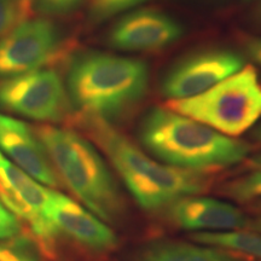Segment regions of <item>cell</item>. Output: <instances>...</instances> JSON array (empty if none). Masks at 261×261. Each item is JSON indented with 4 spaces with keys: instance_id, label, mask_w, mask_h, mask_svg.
Listing matches in <instances>:
<instances>
[{
    "instance_id": "7402d4cb",
    "label": "cell",
    "mask_w": 261,
    "mask_h": 261,
    "mask_svg": "<svg viewBox=\"0 0 261 261\" xmlns=\"http://www.w3.org/2000/svg\"><path fill=\"white\" fill-rule=\"evenodd\" d=\"M246 51L248 56L261 67V38L249 39L246 44Z\"/></svg>"
},
{
    "instance_id": "484cf974",
    "label": "cell",
    "mask_w": 261,
    "mask_h": 261,
    "mask_svg": "<svg viewBox=\"0 0 261 261\" xmlns=\"http://www.w3.org/2000/svg\"><path fill=\"white\" fill-rule=\"evenodd\" d=\"M253 138L257 140V142L261 143V122L259 123V126L255 127V129L253 130Z\"/></svg>"
},
{
    "instance_id": "f1b7e54d",
    "label": "cell",
    "mask_w": 261,
    "mask_h": 261,
    "mask_svg": "<svg viewBox=\"0 0 261 261\" xmlns=\"http://www.w3.org/2000/svg\"><path fill=\"white\" fill-rule=\"evenodd\" d=\"M195 2H200V3H218V2H223V0H195Z\"/></svg>"
},
{
    "instance_id": "7c38bea8",
    "label": "cell",
    "mask_w": 261,
    "mask_h": 261,
    "mask_svg": "<svg viewBox=\"0 0 261 261\" xmlns=\"http://www.w3.org/2000/svg\"><path fill=\"white\" fill-rule=\"evenodd\" d=\"M0 181L11 197L24 211V221L38 240L50 246L57 231L45 218V208L50 198V189L42 187L23 169L10 161L0 151Z\"/></svg>"
},
{
    "instance_id": "ba28073f",
    "label": "cell",
    "mask_w": 261,
    "mask_h": 261,
    "mask_svg": "<svg viewBox=\"0 0 261 261\" xmlns=\"http://www.w3.org/2000/svg\"><path fill=\"white\" fill-rule=\"evenodd\" d=\"M243 57L228 48H207L188 55L169 68L161 93L171 99L197 96L242 69Z\"/></svg>"
},
{
    "instance_id": "44dd1931",
    "label": "cell",
    "mask_w": 261,
    "mask_h": 261,
    "mask_svg": "<svg viewBox=\"0 0 261 261\" xmlns=\"http://www.w3.org/2000/svg\"><path fill=\"white\" fill-rule=\"evenodd\" d=\"M21 233V223L16 215L0 200V240L16 238Z\"/></svg>"
},
{
    "instance_id": "83f0119b",
    "label": "cell",
    "mask_w": 261,
    "mask_h": 261,
    "mask_svg": "<svg viewBox=\"0 0 261 261\" xmlns=\"http://www.w3.org/2000/svg\"><path fill=\"white\" fill-rule=\"evenodd\" d=\"M256 15H257V19L261 22V0L259 3V5H257V10H256Z\"/></svg>"
},
{
    "instance_id": "cb8c5ba5",
    "label": "cell",
    "mask_w": 261,
    "mask_h": 261,
    "mask_svg": "<svg viewBox=\"0 0 261 261\" xmlns=\"http://www.w3.org/2000/svg\"><path fill=\"white\" fill-rule=\"evenodd\" d=\"M18 3H19V6H21L22 11H23L25 18H27L28 16H31V12L33 9V0H18Z\"/></svg>"
},
{
    "instance_id": "ffe728a7",
    "label": "cell",
    "mask_w": 261,
    "mask_h": 261,
    "mask_svg": "<svg viewBox=\"0 0 261 261\" xmlns=\"http://www.w3.org/2000/svg\"><path fill=\"white\" fill-rule=\"evenodd\" d=\"M83 0H33V9L44 15H64L73 11Z\"/></svg>"
},
{
    "instance_id": "8fae6325",
    "label": "cell",
    "mask_w": 261,
    "mask_h": 261,
    "mask_svg": "<svg viewBox=\"0 0 261 261\" xmlns=\"http://www.w3.org/2000/svg\"><path fill=\"white\" fill-rule=\"evenodd\" d=\"M168 215L177 226L192 232H226L249 226L243 211L225 201L188 196L169 204Z\"/></svg>"
},
{
    "instance_id": "7a4b0ae2",
    "label": "cell",
    "mask_w": 261,
    "mask_h": 261,
    "mask_svg": "<svg viewBox=\"0 0 261 261\" xmlns=\"http://www.w3.org/2000/svg\"><path fill=\"white\" fill-rule=\"evenodd\" d=\"M138 138L160 161L202 174L237 165L250 151L243 140L221 135L167 107L152 108L145 114Z\"/></svg>"
},
{
    "instance_id": "8992f818",
    "label": "cell",
    "mask_w": 261,
    "mask_h": 261,
    "mask_svg": "<svg viewBox=\"0 0 261 261\" xmlns=\"http://www.w3.org/2000/svg\"><path fill=\"white\" fill-rule=\"evenodd\" d=\"M0 109L41 122H61L70 102L60 74L37 69L0 79Z\"/></svg>"
},
{
    "instance_id": "2e32d148",
    "label": "cell",
    "mask_w": 261,
    "mask_h": 261,
    "mask_svg": "<svg viewBox=\"0 0 261 261\" xmlns=\"http://www.w3.org/2000/svg\"><path fill=\"white\" fill-rule=\"evenodd\" d=\"M224 196L240 203H253L261 200V168L249 174L227 181L221 189Z\"/></svg>"
},
{
    "instance_id": "5bb4252c",
    "label": "cell",
    "mask_w": 261,
    "mask_h": 261,
    "mask_svg": "<svg viewBox=\"0 0 261 261\" xmlns=\"http://www.w3.org/2000/svg\"><path fill=\"white\" fill-rule=\"evenodd\" d=\"M132 261H247L221 248L178 241H155L140 248Z\"/></svg>"
},
{
    "instance_id": "4fadbf2b",
    "label": "cell",
    "mask_w": 261,
    "mask_h": 261,
    "mask_svg": "<svg viewBox=\"0 0 261 261\" xmlns=\"http://www.w3.org/2000/svg\"><path fill=\"white\" fill-rule=\"evenodd\" d=\"M0 149L35 180L47 187L58 185L46 150L27 123L0 114Z\"/></svg>"
},
{
    "instance_id": "ac0fdd59",
    "label": "cell",
    "mask_w": 261,
    "mask_h": 261,
    "mask_svg": "<svg viewBox=\"0 0 261 261\" xmlns=\"http://www.w3.org/2000/svg\"><path fill=\"white\" fill-rule=\"evenodd\" d=\"M145 2L148 0H91V16L96 21H103Z\"/></svg>"
},
{
    "instance_id": "603a6c76",
    "label": "cell",
    "mask_w": 261,
    "mask_h": 261,
    "mask_svg": "<svg viewBox=\"0 0 261 261\" xmlns=\"http://www.w3.org/2000/svg\"><path fill=\"white\" fill-rule=\"evenodd\" d=\"M248 167L252 169H260L261 168V151L257 152L248 160Z\"/></svg>"
},
{
    "instance_id": "d6986e66",
    "label": "cell",
    "mask_w": 261,
    "mask_h": 261,
    "mask_svg": "<svg viewBox=\"0 0 261 261\" xmlns=\"http://www.w3.org/2000/svg\"><path fill=\"white\" fill-rule=\"evenodd\" d=\"M24 19L18 0H0V39Z\"/></svg>"
},
{
    "instance_id": "9a60e30c",
    "label": "cell",
    "mask_w": 261,
    "mask_h": 261,
    "mask_svg": "<svg viewBox=\"0 0 261 261\" xmlns=\"http://www.w3.org/2000/svg\"><path fill=\"white\" fill-rule=\"evenodd\" d=\"M194 242L221 248L236 254L244 260L261 261V233L250 231H226V232H194Z\"/></svg>"
},
{
    "instance_id": "e0dca14e",
    "label": "cell",
    "mask_w": 261,
    "mask_h": 261,
    "mask_svg": "<svg viewBox=\"0 0 261 261\" xmlns=\"http://www.w3.org/2000/svg\"><path fill=\"white\" fill-rule=\"evenodd\" d=\"M0 261H41L28 238L21 237L14 242H0Z\"/></svg>"
},
{
    "instance_id": "6da1fadb",
    "label": "cell",
    "mask_w": 261,
    "mask_h": 261,
    "mask_svg": "<svg viewBox=\"0 0 261 261\" xmlns=\"http://www.w3.org/2000/svg\"><path fill=\"white\" fill-rule=\"evenodd\" d=\"M74 122L103 150L130 196L144 211H160L182 197L207 190L210 182L202 173L155 161L109 122L86 115H77Z\"/></svg>"
},
{
    "instance_id": "d4e9b609",
    "label": "cell",
    "mask_w": 261,
    "mask_h": 261,
    "mask_svg": "<svg viewBox=\"0 0 261 261\" xmlns=\"http://www.w3.org/2000/svg\"><path fill=\"white\" fill-rule=\"evenodd\" d=\"M248 227H249L250 230L255 231V232H257V233H261V217L256 218V219H254V220H250L249 226Z\"/></svg>"
},
{
    "instance_id": "52a82bcc",
    "label": "cell",
    "mask_w": 261,
    "mask_h": 261,
    "mask_svg": "<svg viewBox=\"0 0 261 261\" xmlns=\"http://www.w3.org/2000/svg\"><path fill=\"white\" fill-rule=\"evenodd\" d=\"M61 50V33L52 22L24 19L0 39V79L41 69Z\"/></svg>"
},
{
    "instance_id": "5b68a950",
    "label": "cell",
    "mask_w": 261,
    "mask_h": 261,
    "mask_svg": "<svg viewBox=\"0 0 261 261\" xmlns=\"http://www.w3.org/2000/svg\"><path fill=\"white\" fill-rule=\"evenodd\" d=\"M166 107L234 138L261 119L260 75L253 65H247L212 89L194 97L171 99Z\"/></svg>"
},
{
    "instance_id": "277c9868",
    "label": "cell",
    "mask_w": 261,
    "mask_h": 261,
    "mask_svg": "<svg viewBox=\"0 0 261 261\" xmlns=\"http://www.w3.org/2000/svg\"><path fill=\"white\" fill-rule=\"evenodd\" d=\"M35 135L56 174L67 188L104 223L116 224L125 214L117 182L97 149L83 136L67 128L44 125Z\"/></svg>"
},
{
    "instance_id": "9c48e42d",
    "label": "cell",
    "mask_w": 261,
    "mask_h": 261,
    "mask_svg": "<svg viewBox=\"0 0 261 261\" xmlns=\"http://www.w3.org/2000/svg\"><path fill=\"white\" fill-rule=\"evenodd\" d=\"M184 25L168 14L140 9L122 16L110 29L108 42L116 50L128 52L158 51L179 40Z\"/></svg>"
},
{
    "instance_id": "4316f807",
    "label": "cell",
    "mask_w": 261,
    "mask_h": 261,
    "mask_svg": "<svg viewBox=\"0 0 261 261\" xmlns=\"http://www.w3.org/2000/svg\"><path fill=\"white\" fill-rule=\"evenodd\" d=\"M252 210L257 212V213H261V200L260 201H256V202H253V203H252Z\"/></svg>"
},
{
    "instance_id": "3957f363",
    "label": "cell",
    "mask_w": 261,
    "mask_h": 261,
    "mask_svg": "<svg viewBox=\"0 0 261 261\" xmlns=\"http://www.w3.org/2000/svg\"><path fill=\"white\" fill-rule=\"evenodd\" d=\"M149 85L145 62L104 52H85L71 60L67 93L77 115L110 122L128 113Z\"/></svg>"
},
{
    "instance_id": "30bf717a",
    "label": "cell",
    "mask_w": 261,
    "mask_h": 261,
    "mask_svg": "<svg viewBox=\"0 0 261 261\" xmlns=\"http://www.w3.org/2000/svg\"><path fill=\"white\" fill-rule=\"evenodd\" d=\"M45 218L58 233L93 253H108L119 243L115 232L92 212L67 196L51 190Z\"/></svg>"
}]
</instances>
